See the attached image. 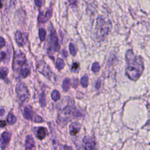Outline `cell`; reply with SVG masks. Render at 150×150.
<instances>
[{"label": "cell", "mask_w": 150, "mask_h": 150, "mask_svg": "<svg viewBox=\"0 0 150 150\" xmlns=\"http://www.w3.org/2000/svg\"><path fill=\"white\" fill-rule=\"evenodd\" d=\"M125 59L127 63L125 71L127 76L132 80H138L144 69L142 58L135 55L132 50H128L126 53Z\"/></svg>", "instance_id": "cell-1"}, {"label": "cell", "mask_w": 150, "mask_h": 150, "mask_svg": "<svg viewBox=\"0 0 150 150\" xmlns=\"http://www.w3.org/2000/svg\"><path fill=\"white\" fill-rule=\"evenodd\" d=\"M16 92L21 104H23L29 100V91L27 86L23 83L20 82L16 84Z\"/></svg>", "instance_id": "cell-2"}, {"label": "cell", "mask_w": 150, "mask_h": 150, "mask_svg": "<svg viewBox=\"0 0 150 150\" xmlns=\"http://www.w3.org/2000/svg\"><path fill=\"white\" fill-rule=\"evenodd\" d=\"M28 65L25 54L19 52L15 54L13 61V69L15 71H19L23 67Z\"/></svg>", "instance_id": "cell-3"}, {"label": "cell", "mask_w": 150, "mask_h": 150, "mask_svg": "<svg viewBox=\"0 0 150 150\" xmlns=\"http://www.w3.org/2000/svg\"><path fill=\"white\" fill-rule=\"evenodd\" d=\"M49 46L47 47V52L53 53L54 52H58L59 51L60 46L58 42L57 36L53 28L50 29V38L49 40Z\"/></svg>", "instance_id": "cell-4"}, {"label": "cell", "mask_w": 150, "mask_h": 150, "mask_svg": "<svg viewBox=\"0 0 150 150\" xmlns=\"http://www.w3.org/2000/svg\"><path fill=\"white\" fill-rule=\"evenodd\" d=\"M108 24L107 23L101 18L97 19L96 25V33L98 38H104L108 32Z\"/></svg>", "instance_id": "cell-5"}, {"label": "cell", "mask_w": 150, "mask_h": 150, "mask_svg": "<svg viewBox=\"0 0 150 150\" xmlns=\"http://www.w3.org/2000/svg\"><path fill=\"white\" fill-rule=\"evenodd\" d=\"M38 70L45 77L50 79L52 76V71L49 66L43 61L41 60L37 64L36 66Z\"/></svg>", "instance_id": "cell-6"}, {"label": "cell", "mask_w": 150, "mask_h": 150, "mask_svg": "<svg viewBox=\"0 0 150 150\" xmlns=\"http://www.w3.org/2000/svg\"><path fill=\"white\" fill-rule=\"evenodd\" d=\"M11 138V134L7 132H4L0 137V146L1 148L4 149L8 146Z\"/></svg>", "instance_id": "cell-7"}, {"label": "cell", "mask_w": 150, "mask_h": 150, "mask_svg": "<svg viewBox=\"0 0 150 150\" xmlns=\"http://www.w3.org/2000/svg\"><path fill=\"white\" fill-rule=\"evenodd\" d=\"M52 12H53L52 7L50 6L47 9V10L46 11V13L44 15H43V12H40L39 15L38 16L39 22L45 23V22H46L47 21H48L52 16Z\"/></svg>", "instance_id": "cell-8"}, {"label": "cell", "mask_w": 150, "mask_h": 150, "mask_svg": "<svg viewBox=\"0 0 150 150\" xmlns=\"http://www.w3.org/2000/svg\"><path fill=\"white\" fill-rule=\"evenodd\" d=\"M84 148L85 149H93L95 146V143L92 138L90 137H84L83 139Z\"/></svg>", "instance_id": "cell-9"}, {"label": "cell", "mask_w": 150, "mask_h": 150, "mask_svg": "<svg viewBox=\"0 0 150 150\" xmlns=\"http://www.w3.org/2000/svg\"><path fill=\"white\" fill-rule=\"evenodd\" d=\"M80 128H81V125L79 122H73L70 125V127H69L70 134L71 135H76L79 133Z\"/></svg>", "instance_id": "cell-10"}, {"label": "cell", "mask_w": 150, "mask_h": 150, "mask_svg": "<svg viewBox=\"0 0 150 150\" xmlns=\"http://www.w3.org/2000/svg\"><path fill=\"white\" fill-rule=\"evenodd\" d=\"M22 114L25 119L28 120H32L33 117V110L32 107L30 105H26L25 107Z\"/></svg>", "instance_id": "cell-11"}, {"label": "cell", "mask_w": 150, "mask_h": 150, "mask_svg": "<svg viewBox=\"0 0 150 150\" xmlns=\"http://www.w3.org/2000/svg\"><path fill=\"white\" fill-rule=\"evenodd\" d=\"M25 149H35V141L31 135H29L26 137V141H25Z\"/></svg>", "instance_id": "cell-12"}, {"label": "cell", "mask_w": 150, "mask_h": 150, "mask_svg": "<svg viewBox=\"0 0 150 150\" xmlns=\"http://www.w3.org/2000/svg\"><path fill=\"white\" fill-rule=\"evenodd\" d=\"M15 39L16 43L19 46H23L25 44L24 38L21 31L17 30L15 34Z\"/></svg>", "instance_id": "cell-13"}, {"label": "cell", "mask_w": 150, "mask_h": 150, "mask_svg": "<svg viewBox=\"0 0 150 150\" xmlns=\"http://www.w3.org/2000/svg\"><path fill=\"white\" fill-rule=\"evenodd\" d=\"M47 134V131L46 128L43 127H40L38 128L37 131V137L40 140L43 139L46 137Z\"/></svg>", "instance_id": "cell-14"}, {"label": "cell", "mask_w": 150, "mask_h": 150, "mask_svg": "<svg viewBox=\"0 0 150 150\" xmlns=\"http://www.w3.org/2000/svg\"><path fill=\"white\" fill-rule=\"evenodd\" d=\"M30 74V69L28 65H26L19 70V76L21 78H26Z\"/></svg>", "instance_id": "cell-15"}, {"label": "cell", "mask_w": 150, "mask_h": 150, "mask_svg": "<svg viewBox=\"0 0 150 150\" xmlns=\"http://www.w3.org/2000/svg\"><path fill=\"white\" fill-rule=\"evenodd\" d=\"M70 80L69 78H66L64 79L62 84V89L64 92L69 91L70 87Z\"/></svg>", "instance_id": "cell-16"}, {"label": "cell", "mask_w": 150, "mask_h": 150, "mask_svg": "<svg viewBox=\"0 0 150 150\" xmlns=\"http://www.w3.org/2000/svg\"><path fill=\"white\" fill-rule=\"evenodd\" d=\"M65 63L64 60L61 58H57L56 61V67L59 70H62L64 67Z\"/></svg>", "instance_id": "cell-17"}, {"label": "cell", "mask_w": 150, "mask_h": 150, "mask_svg": "<svg viewBox=\"0 0 150 150\" xmlns=\"http://www.w3.org/2000/svg\"><path fill=\"white\" fill-rule=\"evenodd\" d=\"M16 117L12 114L9 113L7 116V122L9 125H13L16 122Z\"/></svg>", "instance_id": "cell-18"}, {"label": "cell", "mask_w": 150, "mask_h": 150, "mask_svg": "<svg viewBox=\"0 0 150 150\" xmlns=\"http://www.w3.org/2000/svg\"><path fill=\"white\" fill-rule=\"evenodd\" d=\"M39 103H40V105L42 107H45L46 106V94L44 92H42L40 96H39Z\"/></svg>", "instance_id": "cell-19"}, {"label": "cell", "mask_w": 150, "mask_h": 150, "mask_svg": "<svg viewBox=\"0 0 150 150\" xmlns=\"http://www.w3.org/2000/svg\"><path fill=\"white\" fill-rule=\"evenodd\" d=\"M9 72L8 69L5 67H0V79H5L8 73Z\"/></svg>", "instance_id": "cell-20"}, {"label": "cell", "mask_w": 150, "mask_h": 150, "mask_svg": "<svg viewBox=\"0 0 150 150\" xmlns=\"http://www.w3.org/2000/svg\"><path fill=\"white\" fill-rule=\"evenodd\" d=\"M51 97H52V99L54 101H57L59 100H60V94L59 92L57 90H54L52 93Z\"/></svg>", "instance_id": "cell-21"}, {"label": "cell", "mask_w": 150, "mask_h": 150, "mask_svg": "<svg viewBox=\"0 0 150 150\" xmlns=\"http://www.w3.org/2000/svg\"><path fill=\"white\" fill-rule=\"evenodd\" d=\"M46 36V32L45 29L40 28L39 30V37L41 41H44Z\"/></svg>", "instance_id": "cell-22"}, {"label": "cell", "mask_w": 150, "mask_h": 150, "mask_svg": "<svg viewBox=\"0 0 150 150\" xmlns=\"http://www.w3.org/2000/svg\"><path fill=\"white\" fill-rule=\"evenodd\" d=\"M80 83L83 87H87L88 84V78L87 76H83L80 79Z\"/></svg>", "instance_id": "cell-23"}, {"label": "cell", "mask_w": 150, "mask_h": 150, "mask_svg": "<svg viewBox=\"0 0 150 150\" xmlns=\"http://www.w3.org/2000/svg\"><path fill=\"white\" fill-rule=\"evenodd\" d=\"M100 69V64L98 62H95L93 64L92 67H91V70L93 73H97L99 71Z\"/></svg>", "instance_id": "cell-24"}, {"label": "cell", "mask_w": 150, "mask_h": 150, "mask_svg": "<svg viewBox=\"0 0 150 150\" xmlns=\"http://www.w3.org/2000/svg\"><path fill=\"white\" fill-rule=\"evenodd\" d=\"M69 49H70V53H71V54L72 56H75L76 54L77 49L76 48L75 46L73 43H71L69 45Z\"/></svg>", "instance_id": "cell-25"}, {"label": "cell", "mask_w": 150, "mask_h": 150, "mask_svg": "<svg viewBox=\"0 0 150 150\" xmlns=\"http://www.w3.org/2000/svg\"><path fill=\"white\" fill-rule=\"evenodd\" d=\"M79 69V64L78 63H73L72 66H71V71L73 72H76L78 70V69Z\"/></svg>", "instance_id": "cell-26"}, {"label": "cell", "mask_w": 150, "mask_h": 150, "mask_svg": "<svg viewBox=\"0 0 150 150\" xmlns=\"http://www.w3.org/2000/svg\"><path fill=\"white\" fill-rule=\"evenodd\" d=\"M35 4L39 8L42 7L45 3V0H34Z\"/></svg>", "instance_id": "cell-27"}, {"label": "cell", "mask_w": 150, "mask_h": 150, "mask_svg": "<svg viewBox=\"0 0 150 150\" xmlns=\"http://www.w3.org/2000/svg\"><path fill=\"white\" fill-rule=\"evenodd\" d=\"M34 121L35 122H41L43 121V120L42 119V118L39 115H36L34 118Z\"/></svg>", "instance_id": "cell-28"}, {"label": "cell", "mask_w": 150, "mask_h": 150, "mask_svg": "<svg viewBox=\"0 0 150 150\" xmlns=\"http://www.w3.org/2000/svg\"><path fill=\"white\" fill-rule=\"evenodd\" d=\"M5 45V41L3 37H0V49Z\"/></svg>", "instance_id": "cell-29"}, {"label": "cell", "mask_w": 150, "mask_h": 150, "mask_svg": "<svg viewBox=\"0 0 150 150\" xmlns=\"http://www.w3.org/2000/svg\"><path fill=\"white\" fill-rule=\"evenodd\" d=\"M6 57V53L4 52H0V62L4 60V59Z\"/></svg>", "instance_id": "cell-30"}, {"label": "cell", "mask_w": 150, "mask_h": 150, "mask_svg": "<svg viewBox=\"0 0 150 150\" xmlns=\"http://www.w3.org/2000/svg\"><path fill=\"white\" fill-rule=\"evenodd\" d=\"M101 84V80H98L97 81V83H96V88L97 90H98V89L100 88Z\"/></svg>", "instance_id": "cell-31"}, {"label": "cell", "mask_w": 150, "mask_h": 150, "mask_svg": "<svg viewBox=\"0 0 150 150\" xmlns=\"http://www.w3.org/2000/svg\"><path fill=\"white\" fill-rule=\"evenodd\" d=\"M62 55L64 57H67L68 56V53L66 50H65L64 49H63L62 50Z\"/></svg>", "instance_id": "cell-32"}, {"label": "cell", "mask_w": 150, "mask_h": 150, "mask_svg": "<svg viewBox=\"0 0 150 150\" xmlns=\"http://www.w3.org/2000/svg\"><path fill=\"white\" fill-rule=\"evenodd\" d=\"M6 125V123L5 121H0V127H4Z\"/></svg>", "instance_id": "cell-33"}, {"label": "cell", "mask_w": 150, "mask_h": 150, "mask_svg": "<svg viewBox=\"0 0 150 150\" xmlns=\"http://www.w3.org/2000/svg\"><path fill=\"white\" fill-rule=\"evenodd\" d=\"M5 114V109L4 108H0V117H2Z\"/></svg>", "instance_id": "cell-34"}, {"label": "cell", "mask_w": 150, "mask_h": 150, "mask_svg": "<svg viewBox=\"0 0 150 150\" xmlns=\"http://www.w3.org/2000/svg\"><path fill=\"white\" fill-rule=\"evenodd\" d=\"M78 84H79V81H77V83H75V81H74V82H73V87H77V86H78Z\"/></svg>", "instance_id": "cell-35"}, {"label": "cell", "mask_w": 150, "mask_h": 150, "mask_svg": "<svg viewBox=\"0 0 150 150\" xmlns=\"http://www.w3.org/2000/svg\"><path fill=\"white\" fill-rule=\"evenodd\" d=\"M3 4H2V1L0 0V9H1L2 8Z\"/></svg>", "instance_id": "cell-36"}]
</instances>
